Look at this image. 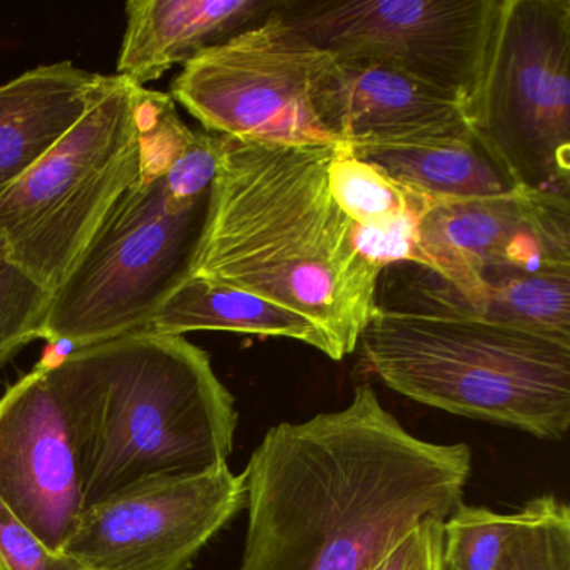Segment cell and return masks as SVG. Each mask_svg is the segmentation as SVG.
<instances>
[{
	"mask_svg": "<svg viewBox=\"0 0 570 570\" xmlns=\"http://www.w3.org/2000/svg\"><path fill=\"white\" fill-rule=\"evenodd\" d=\"M348 151L379 166L396 181L439 198H493L513 188L473 138Z\"/></svg>",
	"mask_w": 570,
	"mask_h": 570,
	"instance_id": "ac0fdd59",
	"label": "cell"
},
{
	"mask_svg": "<svg viewBox=\"0 0 570 570\" xmlns=\"http://www.w3.org/2000/svg\"><path fill=\"white\" fill-rule=\"evenodd\" d=\"M245 505L228 463L151 480L88 507L61 552L89 570H188Z\"/></svg>",
	"mask_w": 570,
	"mask_h": 570,
	"instance_id": "8fae6325",
	"label": "cell"
},
{
	"mask_svg": "<svg viewBox=\"0 0 570 570\" xmlns=\"http://www.w3.org/2000/svg\"><path fill=\"white\" fill-rule=\"evenodd\" d=\"M105 78L62 61L0 85V189L22 178L75 128Z\"/></svg>",
	"mask_w": 570,
	"mask_h": 570,
	"instance_id": "9a60e30c",
	"label": "cell"
},
{
	"mask_svg": "<svg viewBox=\"0 0 570 570\" xmlns=\"http://www.w3.org/2000/svg\"><path fill=\"white\" fill-rule=\"evenodd\" d=\"M363 360L393 392L540 440L570 429V343L450 309L376 303Z\"/></svg>",
	"mask_w": 570,
	"mask_h": 570,
	"instance_id": "277c9868",
	"label": "cell"
},
{
	"mask_svg": "<svg viewBox=\"0 0 570 570\" xmlns=\"http://www.w3.org/2000/svg\"><path fill=\"white\" fill-rule=\"evenodd\" d=\"M423 215L425 213H405L385 228H365L353 223V245L360 256L382 269L400 263H413L429 269V259L419 236V223Z\"/></svg>",
	"mask_w": 570,
	"mask_h": 570,
	"instance_id": "603a6c76",
	"label": "cell"
},
{
	"mask_svg": "<svg viewBox=\"0 0 570 570\" xmlns=\"http://www.w3.org/2000/svg\"><path fill=\"white\" fill-rule=\"evenodd\" d=\"M98 345L106 393L85 510L139 483L228 463L238 410L208 352L149 330Z\"/></svg>",
	"mask_w": 570,
	"mask_h": 570,
	"instance_id": "5b68a950",
	"label": "cell"
},
{
	"mask_svg": "<svg viewBox=\"0 0 570 570\" xmlns=\"http://www.w3.org/2000/svg\"><path fill=\"white\" fill-rule=\"evenodd\" d=\"M149 332L183 336L191 332H232L305 343L336 360L325 333L298 313L245 289L189 276L159 306Z\"/></svg>",
	"mask_w": 570,
	"mask_h": 570,
	"instance_id": "2e32d148",
	"label": "cell"
},
{
	"mask_svg": "<svg viewBox=\"0 0 570 570\" xmlns=\"http://www.w3.org/2000/svg\"><path fill=\"white\" fill-rule=\"evenodd\" d=\"M497 570H570V510L553 495L530 499Z\"/></svg>",
	"mask_w": 570,
	"mask_h": 570,
	"instance_id": "ffe728a7",
	"label": "cell"
},
{
	"mask_svg": "<svg viewBox=\"0 0 570 570\" xmlns=\"http://www.w3.org/2000/svg\"><path fill=\"white\" fill-rule=\"evenodd\" d=\"M278 9L186 62L169 96L213 136L342 146L318 108L335 56L299 36Z\"/></svg>",
	"mask_w": 570,
	"mask_h": 570,
	"instance_id": "9c48e42d",
	"label": "cell"
},
{
	"mask_svg": "<svg viewBox=\"0 0 570 570\" xmlns=\"http://www.w3.org/2000/svg\"><path fill=\"white\" fill-rule=\"evenodd\" d=\"M328 185L338 208L355 225L385 228L405 213H426L439 196L393 179L372 163L338 146L328 166Z\"/></svg>",
	"mask_w": 570,
	"mask_h": 570,
	"instance_id": "d6986e66",
	"label": "cell"
},
{
	"mask_svg": "<svg viewBox=\"0 0 570 570\" xmlns=\"http://www.w3.org/2000/svg\"><path fill=\"white\" fill-rule=\"evenodd\" d=\"M519 525V510L499 513L460 503L445 520L442 570H497Z\"/></svg>",
	"mask_w": 570,
	"mask_h": 570,
	"instance_id": "44dd1931",
	"label": "cell"
},
{
	"mask_svg": "<svg viewBox=\"0 0 570 570\" xmlns=\"http://www.w3.org/2000/svg\"><path fill=\"white\" fill-rule=\"evenodd\" d=\"M219 155V136L149 89L141 169L52 292L42 340L78 350L148 330L195 273Z\"/></svg>",
	"mask_w": 570,
	"mask_h": 570,
	"instance_id": "3957f363",
	"label": "cell"
},
{
	"mask_svg": "<svg viewBox=\"0 0 570 570\" xmlns=\"http://www.w3.org/2000/svg\"><path fill=\"white\" fill-rule=\"evenodd\" d=\"M318 108L326 128L348 149L473 138L462 99L379 59L335 56Z\"/></svg>",
	"mask_w": 570,
	"mask_h": 570,
	"instance_id": "4fadbf2b",
	"label": "cell"
},
{
	"mask_svg": "<svg viewBox=\"0 0 570 570\" xmlns=\"http://www.w3.org/2000/svg\"><path fill=\"white\" fill-rule=\"evenodd\" d=\"M0 570H89L65 552L49 549L0 500Z\"/></svg>",
	"mask_w": 570,
	"mask_h": 570,
	"instance_id": "cb8c5ba5",
	"label": "cell"
},
{
	"mask_svg": "<svg viewBox=\"0 0 570 570\" xmlns=\"http://www.w3.org/2000/svg\"><path fill=\"white\" fill-rule=\"evenodd\" d=\"M222 138L195 276L245 289L315 323L352 355L375 313L383 269L353 245L328 166L338 146Z\"/></svg>",
	"mask_w": 570,
	"mask_h": 570,
	"instance_id": "7a4b0ae2",
	"label": "cell"
},
{
	"mask_svg": "<svg viewBox=\"0 0 570 570\" xmlns=\"http://www.w3.org/2000/svg\"><path fill=\"white\" fill-rule=\"evenodd\" d=\"M149 89L106 76L91 108L28 173L0 189L8 258L55 292L145 155Z\"/></svg>",
	"mask_w": 570,
	"mask_h": 570,
	"instance_id": "8992f818",
	"label": "cell"
},
{
	"mask_svg": "<svg viewBox=\"0 0 570 570\" xmlns=\"http://www.w3.org/2000/svg\"><path fill=\"white\" fill-rule=\"evenodd\" d=\"M443 520L430 519L406 533L373 570H442Z\"/></svg>",
	"mask_w": 570,
	"mask_h": 570,
	"instance_id": "d4e9b609",
	"label": "cell"
},
{
	"mask_svg": "<svg viewBox=\"0 0 570 570\" xmlns=\"http://www.w3.org/2000/svg\"><path fill=\"white\" fill-rule=\"evenodd\" d=\"M105 393L91 345L41 363L0 399V500L56 552L85 512Z\"/></svg>",
	"mask_w": 570,
	"mask_h": 570,
	"instance_id": "ba28073f",
	"label": "cell"
},
{
	"mask_svg": "<svg viewBox=\"0 0 570 570\" xmlns=\"http://www.w3.org/2000/svg\"><path fill=\"white\" fill-rule=\"evenodd\" d=\"M470 472L466 443L419 439L356 386L345 409L272 426L249 456L238 570H373L463 502Z\"/></svg>",
	"mask_w": 570,
	"mask_h": 570,
	"instance_id": "6da1fadb",
	"label": "cell"
},
{
	"mask_svg": "<svg viewBox=\"0 0 570 570\" xmlns=\"http://www.w3.org/2000/svg\"><path fill=\"white\" fill-rule=\"evenodd\" d=\"M466 116L512 186L569 198L570 0H497Z\"/></svg>",
	"mask_w": 570,
	"mask_h": 570,
	"instance_id": "52a82bcc",
	"label": "cell"
},
{
	"mask_svg": "<svg viewBox=\"0 0 570 570\" xmlns=\"http://www.w3.org/2000/svg\"><path fill=\"white\" fill-rule=\"evenodd\" d=\"M282 0H131L116 76L146 88L272 16Z\"/></svg>",
	"mask_w": 570,
	"mask_h": 570,
	"instance_id": "5bb4252c",
	"label": "cell"
},
{
	"mask_svg": "<svg viewBox=\"0 0 570 570\" xmlns=\"http://www.w3.org/2000/svg\"><path fill=\"white\" fill-rule=\"evenodd\" d=\"M497 0H282L278 14L336 58L379 59L469 102Z\"/></svg>",
	"mask_w": 570,
	"mask_h": 570,
	"instance_id": "30bf717a",
	"label": "cell"
},
{
	"mask_svg": "<svg viewBox=\"0 0 570 570\" xmlns=\"http://www.w3.org/2000/svg\"><path fill=\"white\" fill-rule=\"evenodd\" d=\"M8 258V245H6L4 238L0 236V262Z\"/></svg>",
	"mask_w": 570,
	"mask_h": 570,
	"instance_id": "484cf974",
	"label": "cell"
},
{
	"mask_svg": "<svg viewBox=\"0 0 570 570\" xmlns=\"http://www.w3.org/2000/svg\"><path fill=\"white\" fill-rule=\"evenodd\" d=\"M410 293L412 302L393 308L450 309L570 343V275L502 276L485 283L466 302L419 283Z\"/></svg>",
	"mask_w": 570,
	"mask_h": 570,
	"instance_id": "e0dca14e",
	"label": "cell"
},
{
	"mask_svg": "<svg viewBox=\"0 0 570 570\" xmlns=\"http://www.w3.org/2000/svg\"><path fill=\"white\" fill-rule=\"evenodd\" d=\"M419 236L433 288L462 302L507 275H570V202L552 193L440 198Z\"/></svg>",
	"mask_w": 570,
	"mask_h": 570,
	"instance_id": "7c38bea8",
	"label": "cell"
},
{
	"mask_svg": "<svg viewBox=\"0 0 570 570\" xmlns=\"http://www.w3.org/2000/svg\"><path fill=\"white\" fill-rule=\"evenodd\" d=\"M52 292L6 258L0 262V372L35 340L42 338Z\"/></svg>",
	"mask_w": 570,
	"mask_h": 570,
	"instance_id": "7402d4cb",
	"label": "cell"
}]
</instances>
